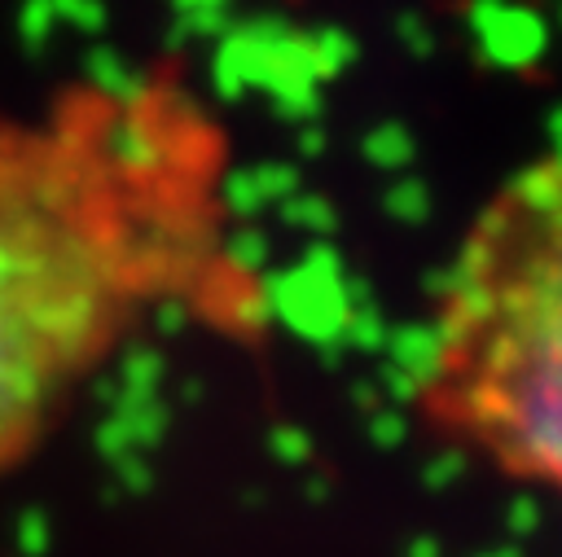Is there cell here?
<instances>
[{"label":"cell","mask_w":562,"mask_h":557,"mask_svg":"<svg viewBox=\"0 0 562 557\" xmlns=\"http://www.w3.org/2000/svg\"><path fill=\"white\" fill-rule=\"evenodd\" d=\"M413 403L443 443L562 496V158L509 175L465 228Z\"/></svg>","instance_id":"obj_1"},{"label":"cell","mask_w":562,"mask_h":557,"mask_svg":"<svg viewBox=\"0 0 562 557\" xmlns=\"http://www.w3.org/2000/svg\"><path fill=\"white\" fill-rule=\"evenodd\" d=\"M140 281L136 241L88 175L53 140H0V474L114 351Z\"/></svg>","instance_id":"obj_2"}]
</instances>
